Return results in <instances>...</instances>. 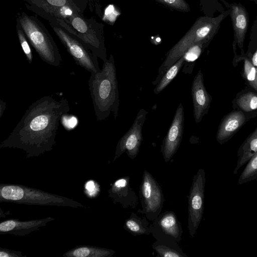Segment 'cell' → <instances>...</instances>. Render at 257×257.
<instances>
[{"label":"cell","mask_w":257,"mask_h":257,"mask_svg":"<svg viewBox=\"0 0 257 257\" xmlns=\"http://www.w3.org/2000/svg\"><path fill=\"white\" fill-rule=\"evenodd\" d=\"M124 227L126 230L135 235L148 234L149 228L144 224L143 220L139 217H131L125 220Z\"/></svg>","instance_id":"24"},{"label":"cell","mask_w":257,"mask_h":257,"mask_svg":"<svg viewBox=\"0 0 257 257\" xmlns=\"http://www.w3.org/2000/svg\"><path fill=\"white\" fill-rule=\"evenodd\" d=\"M159 226L163 232L172 237L175 241H180L182 229L175 214L173 212H165L159 221Z\"/></svg>","instance_id":"19"},{"label":"cell","mask_w":257,"mask_h":257,"mask_svg":"<svg viewBox=\"0 0 257 257\" xmlns=\"http://www.w3.org/2000/svg\"><path fill=\"white\" fill-rule=\"evenodd\" d=\"M114 251L102 247L90 245H80L65 252L64 257H110Z\"/></svg>","instance_id":"18"},{"label":"cell","mask_w":257,"mask_h":257,"mask_svg":"<svg viewBox=\"0 0 257 257\" xmlns=\"http://www.w3.org/2000/svg\"><path fill=\"white\" fill-rule=\"evenodd\" d=\"M85 192L87 196L92 198L95 197L99 192V187L94 180H89L85 184Z\"/></svg>","instance_id":"28"},{"label":"cell","mask_w":257,"mask_h":257,"mask_svg":"<svg viewBox=\"0 0 257 257\" xmlns=\"http://www.w3.org/2000/svg\"><path fill=\"white\" fill-rule=\"evenodd\" d=\"M162 4L173 9L183 12H188L190 8L185 0H158Z\"/></svg>","instance_id":"27"},{"label":"cell","mask_w":257,"mask_h":257,"mask_svg":"<svg viewBox=\"0 0 257 257\" xmlns=\"http://www.w3.org/2000/svg\"><path fill=\"white\" fill-rule=\"evenodd\" d=\"M0 257H27L20 251L0 247Z\"/></svg>","instance_id":"30"},{"label":"cell","mask_w":257,"mask_h":257,"mask_svg":"<svg viewBox=\"0 0 257 257\" xmlns=\"http://www.w3.org/2000/svg\"><path fill=\"white\" fill-rule=\"evenodd\" d=\"M53 30L77 65L90 73L100 71L97 57L83 44L60 28L53 27Z\"/></svg>","instance_id":"7"},{"label":"cell","mask_w":257,"mask_h":257,"mask_svg":"<svg viewBox=\"0 0 257 257\" xmlns=\"http://www.w3.org/2000/svg\"><path fill=\"white\" fill-rule=\"evenodd\" d=\"M0 202L25 205L86 208L82 204L69 198L23 185L14 184H0Z\"/></svg>","instance_id":"4"},{"label":"cell","mask_w":257,"mask_h":257,"mask_svg":"<svg viewBox=\"0 0 257 257\" xmlns=\"http://www.w3.org/2000/svg\"><path fill=\"white\" fill-rule=\"evenodd\" d=\"M65 98L57 100L52 95L43 96L32 103L20 121L0 144V148L23 150L26 158L38 157L52 150L59 121L70 111Z\"/></svg>","instance_id":"1"},{"label":"cell","mask_w":257,"mask_h":257,"mask_svg":"<svg viewBox=\"0 0 257 257\" xmlns=\"http://www.w3.org/2000/svg\"><path fill=\"white\" fill-rule=\"evenodd\" d=\"M18 35L27 60L31 64L33 61L32 52L26 39V35L23 31L21 29L18 30Z\"/></svg>","instance_id":"26"},{"label":"cell","mask_w":257,"mask_h":257,"mask_svg":"<svg viewBox=\"0 0 257 257\" xmlns=\"http://www.w3.org/2000/svg\"><path fill=\"white\" fill-rule=\"evenodd\" d=\"M71 23L74 28L79 32L84 33L87 31V25L81 18L73 17L71 20Z\"/></svg>","instance_id":"29"},{"label":"cell","mask_w":257,"mask_h":257,"mask_svg":"<svg viewBox=\"0 0 257 257\" xmlns=\"http://www.w3.org/2000/svg\"><path fill=\"white\" fill-rule=\"evenodd\" d=\"M250 59L253 65L255 67L257 70V48Z\"/></svg>","instance_id":"33"},{"label":"cell","mask_w":257,"mask_h":257,"mask_svg":"<svg viewBox=\"0 0 257 257\" xmlns=\"http://www.w3.org/2000/svg\"><path fill=\"white\" fill-rule=\"evenodd\" d=\"M225 15L216 18L202 17L198 18L186 34L168 51L158 70L156 79L152 82L157 85L167 70L182 57L191 47L198 44L206 46L209 43Z\"/></svg>","instance_id":"3"},{"label":"cell","mask_w":257,"mask_h":257,"mask_svg":"<svg viewBox=\"0 0 257 257\" xmlns=\"http://www.w3.org/2000/svg\"><path fill=\"white\" fill-rule=\"evenodd\" d=\"M154 249L160 256L162 257H183L186 255L182 254L175 249L164 244H157L156 243L153 245Z\"/></svg>","instance_id":"25"},{"label":"cell","mask_w":257,"mask_h":257,"mask_svg":"<svg viewBox=\"0 0 257 257\" xmlns=\"http://www.w3.org/2000/svg\"><path fill=\"white\" fill-rule=\"evenodd\" d=\"M141 194L142 206L148 217L157 218L162 208L163 194L155 179L146 170L143 174Z\"/></svg>","instance_id":"9"},{"label":"cell","mask_w":257,"mask_h":257,"mask_svg":"<svg viewBox=\"0 0 257 257\" xmlns=\"http://www.w3.org/2000/svg\"><path fill=\"white\" fill-rule=\"evenodd\" d=\"M241 60L243 61L242 76L246 83L257 92V70L250 58L240 56L237 58L236 62Z\"/></svg>","instance_id":"22"},{"label":"cell","mask_w":257,"mask_h":257,"mask_svg":"<svg viewBox=\"0 0 257 257\" xmlns=\"http://www.w3.org/2000/svg\"><path fill=\"white\" fill-rule=\"evenodd\" d=\"M55 219L48 217L39 219L21 221L17 219L4 220L0 223L1 234H11L16 236H25L39 230Z\"/></svg>","instance_id":"12"},{"label":"cell","mask_w":257,"mask_h":257,"mask_svg":"<svg viewBox=\"0 0 257 257\" xmlns=\"http://www.w3.org/2000/svg\"><path fill=\"white\" fill-rule=\"evenodd\" d=\"M184 64L183 56L177 60L165 72L154 89L155 94H158L162 92L176 77Z\"/></svg>","instance_id":"20"},{"label":"cell","mask_w":257,"mask_h":257,"mask_svg":"<svg viewBox=\"0 0 257 257\" xmlns=\"http://www.w3.org/2000/svg\"><path fill=\"white\" fill-rule=\"evenodd\" d=\"M205 173L203 169L194 175L188 199V227L193 237L202 220L203 213Z\"/></svg>","instance_id":"6"},{"label":"cell","mask_w":257,"mask_h":257,"mask_svg":"<svg viewBox=\"0 0 257 257\" xmlns=\"http://www.w3.org/2000/svg\"><path fill=\"white\" fill-rule=\"evenodd\" d=\"M47 2L54 6L62 7L66 4V0H47Z\"/></svg>","instance_id":"31"},{"label":"cell","mask_w":257,"mask_h":257,"mask_svg":"<svg viewBox=\"0 0 257 257\" xmlns=\"http://www.w3.org/2000/svg\"><path fill=\"white\" fill-rule=\"evenodd\" d=\"M130 179V178L127 176L116 180L111 185L108 192L109 197L114 203H120L123 208L130 206L134 208L137 205L138 198L131 188Z\"/></svg>","instance_id":"14"},{"label":"cell","mask_w":257,"mask_h":257,"mask_svg":"<svg viewBox=\"0 0 257 257\" xmlns=\"http://www.w3.org/2000/svg\"><path fill=\"white\" fill-rule=\"evenodd\" d=\"M88 82L96 120L101 121L105 119L111 112L116 119L119 97L116 68L112 55L103 62L100 71L91 73Z\"/></svg>","instance_id":"2"},{"label":"cell","mask_w":257,"mask_h":257,"mask_svg":"<svg viewBox=\"0 0 257 257\" xmlns=\"http://www.w3.org/2000/svg\"><path fill=\"white\" fill-rule=\"evenodd\" d=\"M248 120L241 111L234 109L222 119L216 133L217 142L222 145L229 141Z\"/></svg>","instance_id":"13"},{"label":"cell","mask_w":257,"mask_h":257,"mask_svg":"<svg viewBox=\"0 0 257 257\" xmlns=\"http://www.w3.org/2000/svg\"><path fill=\"white\" fill-rule=\"evenodd\" d=\"M184 122V107L182 103L178 105L170 128L164 138L161 151L166 162L175 155L179 148L183 138Z\"/></svg>","instance_id":"10"},{"label":"cell","mask_w":257,"mask_h":257,"mask_svg":"<svg viewBox=\"0 0 257 257\" xmlns=\"http://www.w3.org/2000/svg\"><path fill=\"white\" fill-rule=\"evenodd\" d=\"M191 92L194 117L195 122L198 123L204 115L207 114L212 100L211 96L204 86L203 75L200 69L193 79Z\"/></svg>","instance_id":"11"},{"label":"cell","mask_w":257,"mask_h":257,"mask_svg":"<svg viewBox=\"0 0 257 257\" xmlns=\"http://www.w3.org/2000/svg\"><path fill=\"white\" fill-rule=\"evenodd\" d=\"M20 25L31 44L43 61L55 67H60L62 58L53 38L37 19L22 14Z\"/></svg>","instance_id":"5"},{"label":"cell","mask_w":257,"mask_h":257,"mask_svg":"<svg viewBox=\"0 0 257 257\" xmlns=\"http://www.w3.org/2000/svg\"><path fill=\"white\" fill-rule=\"evenodd\" d=\"M148 113L144 108L139 110L129 130L118 141L113 162L124 152L132 159L136 157L143 140L142 129Z\"/></svg>","instance_id":"8"},{"label":"cell","mask_w":257,"mask_h":257,"mask_svg":"<svg viewBox=\"0 0 257 257\" xmlns=\"http://www.w3.org/2000/svg\"><path fill=\"white\" fill-rule=\"evenodd\" d=\"M6 107V103L0 99V117L2 116Z\"/></svg>","instance_id":"32"},{"label":"cell","mask_w":257,"mask_h":257,"mask_svg":"<svg viewBox=\"0 0 257 257\" xmlns=\"http://www.w3.org/2000/svg\"><path fill=\"white\" fill-rule=\"evenodd\" d=\"M234 109L242 111L248 120L257 114V92L250 90H242L238 92L232 101Z\"/></svg>","instance_id":"15"},{"label":"cell","mask_w":257,"mask_h":257,"mask_svg":"<svg viewBox=\"0 0 257 257\" xmlns=\"http://www.w3.org/2000/svg\"><path fill=\"white\" fill-rule=\"evenodd\" d=\"M257 179V153L248 161L247 165L238 179L237 184L244 183Z\"/></svg>","instance_id":"23"},{"label":"cell","mask_w":257,"mask_h":257,"mask_svg":"<svg viewBox=\"0 0 257 257\" xmlns=\"http://www.w3.org/2000/svg\"><path fill=\"white\" fill-rule=\"evenodd\" d=\"M206 46L198 44L189 48L183 56L184 58V64L182 71L185 74H191L195 65L196 60L199 57L204 48Z\"/></svg>","instance_id":"21"},{"label":"cell","mask_w":257,"mask_h":257,"mask_svg":"<svg viewBox=\"0 0 257 257\" xmlns=\"http://www.w3.org/2000/svg\"><path fill=\"white\" fill-rule=\"evenodd\" d=\"M257 153V126L239 147L237 153V161L233 174L238 173L239 169L248 162Z\"/></svg>","instance_id":"17"},{"label":"cell","mask_w":257,"mask_h":257,"mask_svg":"<svg viewBox=\"0 0 257 257\" xmlns=\"http://www.w3.org/2000/svg\"><path fill=\"white\" fill-rule=\"evenodd\" d=\"M231 17L236 43L242 49L248 26V19L245 9L239 5L232 6Z\"/></svg>","instance_id":"16"}]
</instances>
